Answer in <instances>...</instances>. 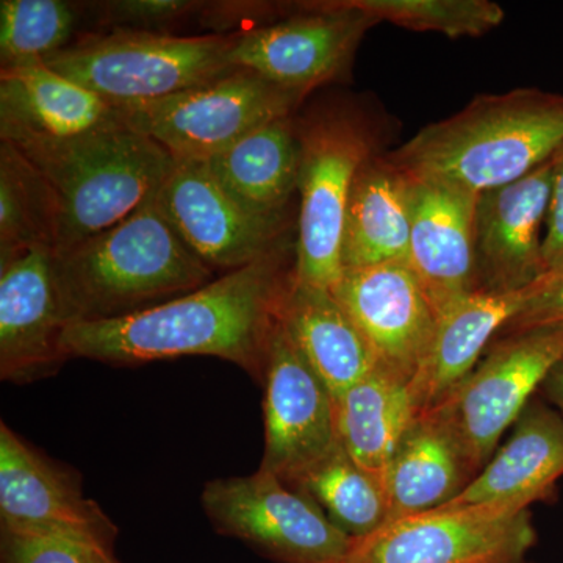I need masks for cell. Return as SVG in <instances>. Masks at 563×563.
<instances>
[{"label":"cell","mask_w":563,"mask_h":563,"mask_svg":"<svg viewBox=\"0 0 563 563\" xmlns=\"http://www.w3.org/2000/svg\"><path fill=\"white\" fill-rule=\"evenodd\" d=\"M292 282L295 266L285 246L143 312L70 324L63 343L69 358L111 365L213 355L262 383L269 340Z\"/></svg>","instance_id":"1"},{"label":"cell","mask_w":563,"mask_h":563,"mask_svg":"<svg viewBox=\"0 0 563 563\" xmlns=\"http://www.w3.org/2000/svg\"><path fill=\"white\" fill-rule=\"evenodd\" d=\"M563 152V96L520 88L474 98L387 155L413 180L484 195Z\"/></svg>","instance_id":"2"},{"label":"cell","mask_w":563,"mask_h":563,"mask_svg":"<svg viewBox=\"0 0 563 563\" xmlns=\"http://www.w3.org/2000/svg\"><path fill=\"white\" fill-rule=\"evenodd\" d=\"M52 268L69 325L143 312L213 280L155 199L109 231L52 252Z\"/></svg>","instance_id":"3"},{"label":"cell","mask_w":563,"mask_h":563,"mask_svg":"<svg viewBox=\"0 0 563 563\" xmlns=\"http://www.w3.org/2000/svg\"><path fill=\"white\" fill-rule=\"evenodd\" d=\"M13 144L57 195L60 229L54 251L131 218L154 201L177 163L161 144L125 124L74 139Z\"/></svg>","instance_id":"4"},{"label":"cell","mask_w":563,"mask_h":563,"mask_svg":"<svg viewBox=\"0 0 563 563\" xmlns=\"http://www.w3.org/2000/svg\"><path fill=\"white\" fill-rule=\"evenodd\" d=\"M233 33L181 36L168 32L79 33L46 65L114 106L155 101L201 87L236 69Z\"/></svg>","instance_id":"5"},{"label":"cell","mask_w":563,"mask_h":563,"mask_svg":"<svg viewBox=\"0 0 563 563\" xmlns=\"http://www.w3.org/2000/svg\"><path fill=\"white\" fill-rule=\"evenodd\" d=\"M306 96L250 69L155 101L121 103L128 128L150 136L177 163H201L228 151L255 129L292 117Z\"/></svg>","instance_id":"6"},{"label":"cell","mask_w":563,"mask_h":563,"mask_svg":"<svg viewBox=\"0 0 563 563\" xmlns=\"http://www.w3.org/2000/svg\"><path fill=\"white\" fill-rule=\"evenodd\" d=\"M301 196L295 280L332 290L344 272L342 242L352 184L373 157L372 133L346 111H325L298 125Z\"/></svg>","instance_id":"7"},{"label":"cell","mask_w":563,"mask_h":563,"mask_svg":"<svg viewBox=\"0 0 563 563\" xmlns=\"http://www.w3.org/2000/svg\"><path fill=\"white\" fill-rule=\"evenodd\" d=\"M202 504L218 532L282 563H346L354 544L309 496L261 468L211 481Z\"/></svg>","instance_id":"8"},{"label":"cell","mask_w":563,"mask_h":563,"mask_svg":"<svg viewBox=\"0 0 563 563\" xmlns=\"http://www.w3.org/2000/svg\"><path fill=\"white\" fill-rule=\"evenodd\" d=\"M562 361L563 324L510 333L433 407L454 429L474 473L490 462L503 433Z\"/></svg>","instance_id":"9"},{"label":"cell","mask_w":563,"mask_h":563,"mask_svg":"<svg viewBox=\"0 0 563 563\" xmlns=\"http://www.w3.org/2000/svg\"><path fill=\"white\" fill-rule=\"evenodd\" d=\"M536 542L529 509L443 506L354 540L346 563H520Z\"/></svg>","instance_id":"10"},{"label":"cell","mask_w":563,"mask_h":563,"mask_svg":"<svg viewBox=\"0 0 563 563\" xmlns=\"http://www.w3.org/2000/svg\"><path fill=\"white\" fill-rule=\"evenodd\" d=\"M301 5L298 14L233 33L232 66L307 96L342 76L363 35L379 24L351 0Z\"/></svg>","instance_id":"11"},{"label":"cell","mask_w":563,"mask_h":563,"mask_svg":"<svg viewBox=\"0 0 563 563\" xmlns=\"http://www.w3.org/2000/svg\"><path fill=\"white\" fill-rule=\"evenodd\" d=\"M155 203L199 261L233 272L287 246V217L247 210L202 163H176Z\"/></svg>","instance_id":"12"},{"label":"cell","mask_w":563,"mask_h":563,"mask_svg":"<svg viewBox=\"0 0 563 563\" xmlns=\"http://www.w3.org/2000/svg\"><path fill=\"white\" fill-rule=\"evenodd\" d=\"M265 455L261 470L290 485L339 444L331 391L302 357L279 320L266 351Z\"/></svg>","instance_id":"13"},{"label":"cell","mask_w":563,"mask_h":563,"mask_svg":"<svg viewBox=\"0 0 563 563\" xmlns=\"http://www.w3.org/2000/svg\"><path fill=\"white\" fill-rule=\"evenodd\" d=\"M0 520L7 531L62 537L113 553L117 526L80 484L0 422Z\"/></svg>","instance_id":"14"},{"label":"cell","mask_w":563,"mask_h":563,"mask_svg":"<svg viewBox=\"0 0 563 563\" xmlns=\"http://www.w3.org/2000/svg\"><path fill=\"white\" fill-rule=\"evenodd\" d=\"M331 291L377 365L410 383L428 355L439 321L410 266L384 263L344 269Z\"/></svg>","instance_id":"15"},{"label":"cell","mask_w":563,"mask_h":563,"mask_svg":"<svg viewBox=\"0 0 563 563\" xmlns=\"http://www.w3.org/2000/svg\"><path fill=\"white\" fill-rule=\"evenodd\" d=\"M52 250L0 255V377L29 384L68 361L65 313L55 285Z\"/></svg>","instance_id":"16"},{"label":"cell","mask_w":563,"mask_h":563,"mask_svg":"<svg viewBox=\"0 0 563 563\" xmlns=\"http://www.w3.org/2000/svg\"><path fill=\"white\" fill-rule=\"evenodd\" d=\"M481 198L483 195L453 185L413 180L409 266L437 320L454 303L481 290L477 268Z\"/></svg>","instance_id":"17"},{"label":"cell","mask_w":563,"mask_h":563,"mask_svg":"<svg viewBox=\"0 0 563 563\" xmlns=\"http://www.w3.org/2000/svg\"><path fill=\"white\" fill-rule=\"evenodd\" d=\"M562 158L563 152L528 176L484 192L477 210L483 290H523L547 276L542 232Z\"/></svg>","instance_id":"18"},{"label":"cell","mask_w":563,"mask_h":563,"mask_svg":"<svg viewBox=\"0 0 563 563\" xmlns=\"http://www.w3.org/2000/svg\"><path fill=\"white\" fill-rule=\"evenodd\" d=\"M122 124L120 107L44 62L0 69V140H66Z\"/></svg>","instance_id":"19"},{"label":"cell","mask_w":563,"mask_h":563,"mask_svg":"<svg viewBox=\"0 0 563 563\" xmlns=\"http://www.w3.org/2000/svg\"><path fill=\"white\" fill-rule=\"evenodd\" d=\"M512 435L461 495L444 506H506L528 510L558 498L563 477V415L532 399Z\"/></svg>","instance_id":"20"},{"label":"cell","mask_w":563,"mask_h":563,"mask_svg":"<svg viewBox=\"0 0 563 563\" xmlns=\"http://www.w3.org/2000/svg\"><path fill=\"white\" fill-rule=\"evenodd\" d=\"M532 290L533 284L517 291L481 288L439 318L428 355L410 380L420 412L439 406L472 374L485 346L525 309Z\"/></svg>","instance_id":"21"},{"label":"cell","mask_w":563,"mask_h":563,"mask_svg":"<svg viewBox=\"0 0 563 563\" xmlns=\"http://www.w3.org/2000/svg\"><path fill=\"white\" fill-rule=\"evenodd\" d=\"M474 476L446 418L435 409L418 413L388 468V521L443 507L461 495Z\"/></svg>","instance_id":"22"},{"label":"cell","mask_w":563,"mask_h":563,"mask_svg":"<svg viewBox=\"0 0 563 563\" xmlns=\"http://www.w3.org/2000/svg\"><path fill=\"white\" fill-rule=\"evenodd\" d=\"M413 180L388 157L373 155L352 184L344 218V269L409 265Z\"/></svg>","instance_id":"23"},{"label":"cell","mask_w":563,"mask_h":563,"mask_svg":"<svg viewBox=\"0 0 563 563\" xmlns=\"http://www.w3.org/2000/svg\"><path fill=\"white\" fill-rule=\"evenodd\" d=\"M280 320L333 399L379 368L368 343L331 290L292 282Z\"/></svg>","instance_id":"24"},{"label":"cell","mask_w":563,"mask_h":563,"mask_svg":"<svg viewBox=\"0 0 563 563\" xmlns=\"http://www.w3.org/2000/svg\"><path fill=\"white\" fill-rule=\"evenodd\" d=\"M301 139L295 117L255 129L228 151L201 162L236 202L266 217H284L298 191Z\"/></svg>","instance_id":"25"},{"label":"cell","mask_w":563,"mask_h":563,"mask_svg":"<svg viewBox=\"0 0 563 563\" xmlns=\"http://www.w3.org/2000/svg\"><path fill=\"white\" fill-rule=\"evenodd\" d=\"M333 404L339 443L352 461L385 485L393 455L420 413L410 383L379 366Z\"/></svg>","instance_id":"26"},{"label":"cell","mask_w":563,"mask_h":563,"mask_svg":"<svg viewBox=\"0 0 563 563\" xmlns=\"http://www.w3.org/2000/svg\"><path fill=\"white\" fill-rule=\"evenodd\" d=\"M58 229L60 206L49 180L13 143L0 140V255L54 251Z\"/></svg>","instance_id":"27"},{"label":"cell","mask_w":563,"mask_h":563,"mask_svg":"<svg viewBox=\"0 0 563 563\" xmlns=\"http://www.w3.org/2000/svg\"><path fill=\"white\" fill-rule=\"evenodd\" d=\"M290 487L309 496L351 539L368 537L388 521L385 485L352 461L340 443Z\"/></svg>","instance_id":"28"},{"label":"cell","mask_w":563,"mask_h":563,"mask_svg":"<svg viewBox=\"0 0 563 563\" xmlns=\"http://www.w3.org/2000/svg\"><path fill=\"white\" fill-rule=\"evenodd\" d=\"M85 3L65 0L0 2V69L46 62L77 38Z\"/></svg>","instance_id":"29"},{"label":"cell","mask_w":563,"mask_h":563,"mask_svg":"<svg viewBox=\"0 0 563 563\" xmlns=\"http://www.w3.org/2000/svg\"><path fill=\"white\" fill-rule=\"evenodd\" d=\"M377 22L450 38L483 36L504 21V10L488 0H351Z\"/></svg>","instance_id":"30"},{"label":"cell","mask_w":563,"mask_h":563,"mask_svg":"<svg viewBox=\"0 0 563 563\" xmlns=\"http://www.w3.org/2000/svg\"><path fill=\"white\" fill-rule=\"evenodd\" d=\"M209 5L192 0H111L91 3L87 10L99 24L110 29L165 32L163 27L206 13Z\"/></svg>","instance_id":"31"},{"label":"cell","mask_w":563,"mask_h":563,"mask_svg":"<svg viewBox=\"0 0 563 563\" xmlns=\"http://www.w3.org/2000/svg\"><path fill=\"white\" fill-rule=\"evenodd\" d=\"M92 551L62 537L2 529V563H95Z\"/></svg>","instance_id":"32"},{"label":"cell","mask_w":563,"mask_h":563,"mask_svg":"<svg viewBox=\"0 0 563 563\" xmlns=\"http://www.w3.org/2000/svg\"><path fill=\"white\" fill-rule=\"evenodd\" d=\"M563 324V272L548 273L533 284L525 309L504 331L509 333Z\"/></svg>","instance_id":"33"},{"label":"cell","mask_w":563,"mask_h":563,"mask_svg":"<svg viewBox=\"0 0 563 563\" xmlns=\"http://www.w3.org/2000/svg\"><path fill=\"white\" fill-rule=\"evenodd\" d=\"M543 261L547 273L563 272V158L551 191L543 235Z\"/></svg>","instance_id":"34"},{"label":"cell","mask_w":563,"mask_h":563,"mask_svg":"<svg viewBox=\"0 0 563 563\" xmlns=\"http://www.w3.org/2000/svg\"><path fill=\"white\" fill-rule=\"evenodd\" d=\"M540 391L563 415V361L544 379Z\"/></svg>","instance_id":"35"},{"label":"cell","mask_w":563,"mask_h":563,"mask_svg":"<svg viewBox=\"0 0 563 563\" xmlns=\"http://www.w3.org/2000/svg\"><path fill=\"white\" fill-rule=\"evenodd\" d=\"M92 562L95 563H118L117 559L113 558V553L106 550L92 551Z\"/></svg>","instance_id":"36"},{"label":"cell","mask_w":563,"mask_h":563,"mask_svg":"<svg viewBox=\"0 0 563 563\" xmlns=\"http://www.w3.org/2000/svg\"><path fill=\"white\" fill-rule=\"evenodd\" d=\"M520 563H525V562H520Z\"/></svg>","instance_id":"37"}]
</instances>
